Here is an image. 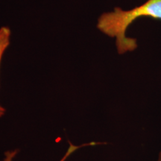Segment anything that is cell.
Wrapping results in <instances>:
<instances>
[{
  "instance_id": "obj_1",
  "label": "cell",
  "mask_w": 161,
  "mask_h": 161,
  "mask_svg": "<svg viewBox=\"0 0 161 161\" xmlns=\"http://www.w3.org/2000/svg\"><path fill=\"white\" fill-rule=\"evenodd\" d=\"M142 17L161 19V0H147L142 5L128 11L116 7L98 17L97 28L105 35L115 38L118 53L122 55L137 49L136 40L127 37L126 31L136 19Z\"/></svg>"
},
{
  "instance_id": "obj_3",
  "label": "cell",
  "mask_w": 161,
  "mask_h": 161,
  "mask_svg": "<svg viewBox=\"0 0 161 161\" xmlns=\"http://www.w3.org/2000/svg\"><path fill=\"white\" fill-rule=\"evenodd\" d=\"M16 154H17V151H10L7 152L5 154V158L3 159V161H13V159L14 158Z\"/></svg>"
},
{
  "instance_id": "obj_4",
  "label": "cell",
  "mask_w": 161,
  "mask_h": 161,
  "mask_svg": "<svg viewBox=\"0 0 161 161\" xmlns=\"http://www.w3.org/2000/svg\"><path fill=\"white\" fill-rule=\"evenodd\" d=\"M5 109L1 105V104H0V117H2V116L5 114Z\"/></svg>"
},
{
  "instance_id": "obj_2",
  "label": "cell",
  "mask_w": 161,
  "mask_h": 161,
  "mask_svg": "<svg viewBox=\"0 0 161 161\" xmlns=\"http://www.w3.org/2000/svg\"><path fill=\"white\" fill-rule=\"evenodd\" d=\"M11 34V29L5 26L0 28V65L4 53L10 45Z\"/></svg>"
},
{
  "instance_id": "obj_5",
  "label": "cell",
  "mask_w": 161,
  "mask_h": 161,
  "mask_svg": "<svg viewBox=\"0 0 161 161\" xmlns=\"http://www.w3.org/2000/svg\"><path fill=\"white\" fill-rule=\"evenodd\" d=\"M157 161H161V152L159 153V155H158V158Z\"/></svg>"
}]
</instances>
